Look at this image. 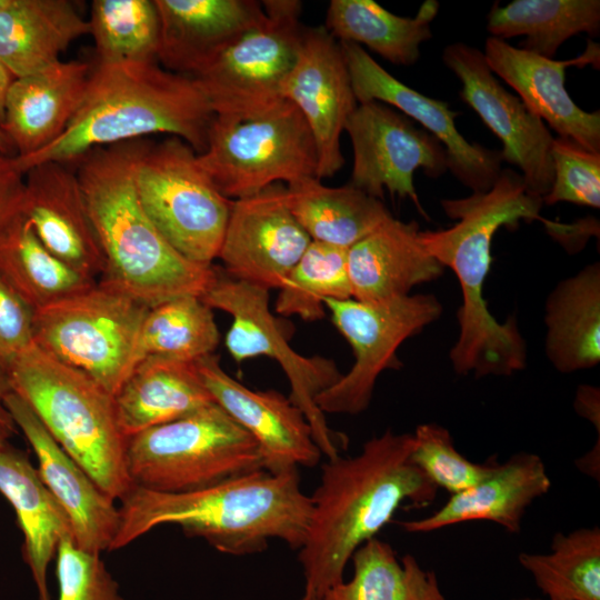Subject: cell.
I'll return each mask as SVG.
<instances>
[{
    "instance_id": "1",
    "label": "cell",
    "mask_w": 600,
    "mask_h": 600,
    "mask_svg": "<svg viewBox=\"0 0 600 600\" xmlns=\"http://www.w3.org/2000/svg\"><path fill=\"white\" fill-rule=\"evenodd\" d=\"M413 434L388 429L364 442L357 456L322 464L298 554L304 577L300 600H322L343 580L354 551L403 504L423 508L434 500L438 487L413 462Z\"/></svg>"
},
{
    "instance_id": "2",
    "label": "cell",
    "mask_w": 600,
    "mask_h": 600,
    "mask_svg": "<svg viewBox=\"0 0 600 600\" xmlns=\"http://www.w3.org/2000/svg\"><path fill=\"white\" fill-rule=\"evenodd\" d=\"M443 212L456 220L448 229L420 231L424 249L457 276L462 293L458 311L459 337L450 351L459 374L510 376L527 364V344L514 317L503 323L490 313L483 286L491 267V244L501 227H518L520 220L552 221L540 216L542 198L527 189L521 173L501 170L486 192L440 201Z\"/></svg>"
},
{
    "instance_id": "3",
    "label": "cell",
    "mask_w": 600,
    "mask_h": 600,
    "mask_svg": "<svg viewBox=\"0 0 600 600\" xmlns=\"http://www.w3.org/2000/svg\"><path fill=\"white\" fill-rule=\"evenodd\" d=\"M121 503L111 551L162 524L178 526L186 536L232 556L261 552L270 539L299 550L312 511L298 470L278 474L260 470L180 493L132 487Z\"/></svg>"
},
{
    "instance_id": "4",
    "label": "cell",
    "mask_w": 600,
    "mask_h": 600,
    "mask_svg": "<svg viewBox=\"0 0 600 600\" xmlns=\"http://www.w3.org/2000/svg\"><path fill=\"white\" fill-rule=\"evenodd\" d=\"M213 118L192 77L169 71L157 61L97 63L64 132L32 156L14 157L26 173L42 162L71 164L96 148L153 134L177 137L200 154Z\"/></svg>"
},
{
    "instance_id": "5",
    "label": "cell",
    "mask_w": 600,
    "mask_h": 600,
    "mask_svg": "<svg viewBox=\"0 0 600 600\" xmlns=\"http://www.w3.org/2000/svg\"><path fill=\"white\" fill-rule=\"evenodd\" d=\"M144 139L96 148L77 162V176L103 257L101 281L152 307L179 296L201 297L213 266L180 254L146 213L133 180Z\"/></svg>"
},
{
    "instance_id": "6",
    "label": "cell",
    "mask_w": 600,
    "mask_h": 600,
    "mask_svg": "<svg viewBox=\"0 0 600 600\" xmlns=\"http://www.w3.org/2000/svg\"><path fill=\"white\" fill-rule=\"evenodd\" d=\"M0 371L10 391L31 408L57 443L108 496L121 500L133 486L113 396L34 344L0 362Z\"/></svg>"
},
{
    "instance_id": "7",
    "label": "cell",
    "mask_w": 600,
    "mask_h": 600,
    "mask_svg": "<svg viewBox=\"0 0 600 600\" xmlns=\"http://www.w3.org/2000/svg\"><path fill=\"white\" fill-rule=\"evenodd\" d=\"M124 461L133 487L167 493L264 470L254 439L216 402L127 438Z\"/></svg>"
},
{
    "instance_id": "8",
    "label": "cell",
    "mask_w": 600,
    "mask_h": 600,
    "mask_svg": "<svg viewBox=\"0 0 600 600\" xmlns=\"http://www.w3.org/2000/svg\"><path fill=\"white\" fill-rule=\"evenodd\" d=\"M201 168L230 200L274 184L317 178L318 157L308 123L283 100L253 117L214 114Z\"/></svg>"
},
{
    "instance_id": "9",
    "label": "cell",
    "mask_w": 600,
    "mask_h": 600,
    "mask_svg": "<svg viewBox=\"0 0 600 600\" xmlns=\"http://www.w3.org/2000/svg\"><path fill=\"white\" fill-rule=\"evenodd\" d=\"M139 200L162 237L184 258L212 266L218 258L232 200L201 168L183 140L144 139L133 163Z\"/></svg>"
},
{
    "instance_id": "10",
    "label": "cell",
    "mask_w": 600,
    "mask_h": 600,
    "mask_svg": "<svg viewBox=\"0 0 600 600\" xmlns=\"http://www.w3.org/2000/svg\"><path fill=\"white\" fill-rule=\"evenodd\" d=\"M200 299L232 317L224 338L232 359L239 363L258 356L276 360L288 378L289 399L306 416L321 453L327 460L341 456L348 439L328 426L316 403L317 397L341 378L337 363L320 356H302L291 348L289 328L270 311L268 289L233 279L214 267V276Z\"/></svg>"
},
{
    "instance_id": "11",
    "label": "cell",
    "mask_w": 600,
    "mask_h": 600,
    "mask_svg": "<svg viewBox=\"0 0 600 600\" xmlns=\"http://www.w3.org/2000/svg\"><path fill=\"white\" fill-rule=\"evenodd\" d=\"M149 306L104 281L34 311L33 344L114 396L132 370Z\"/></svg>"
},
{
    "instance_id": "12",
    "label": "cell",
    "mask_w": 600,
    "mask_h": 600,
    "mask_svg": "<svg viewBox=\"0 0 600 600\" xmlns=\"http://www.w3.org/2000/svg\"><path fill=\"white\" fill-rule=\"evenodd\" d=\"M260 22L194 77L214 114L253 117L283 101L306 27L299 0H264Z\"/></svg>"
},
{
    "instance_id": "13",
    "label": "cell",
    "mask_w": 600,
    "mask_h": 600,
    "mask_svg": "<svg viewBox=\"0 0 600 600\" xmlns=\"http://www.w3.org/2000/svg\"><path fill=\"white\" fill-rule=\"evenodd\" d=\"M324 308L354 354L350 371L317 397L316 403L324 414L364 411L380 373L400 368L399 347L442 313V306L433 294H409L383 301L327 299Z\"/></svg>"
},
{
    "instance_id": "14",
    "label": "cell",
    "mask_w": 600,
    "mask_h": 600,
    "mask_svg": "<svg viewBox=\"0 0 600 600\" xmlns=\"http://www.w3.org/2000/svg\"><path fill=\"white\" fill-rule=\"evenodd\" d=\"M353 164L350 184L383 200L384 189L393 197L410 199L429 220L413 184L416 170L439 178L448 171L447 153L431 133L394 108L380 101L358 103L348 118Z\"/></svg>"
},
{
    "instance_id": "15",
    "label": "cell",
    "mask_w": 600,
    "mask_h": 600,
    "mask_svg": "<svg viewBox=\"0 0 600 600\" xmlns=\"http://www.w3.org/2000/svg\"><path fill=\"white\" fill-rule=\"evenodd\" d=\"M442 61L461 82L460 98L501 140L503 161L518 167L529 192L543 198L553 182V137L546 123L500 83L480 49L454 42L443 49Z\"/></svg>"
},
{
    "instance_id": "16",
    "label": "cell",
    "mask_w": 600,
    "mask_h": 600,
    "mask_svg": "<svg viewBox=\"0 0 600 600\" xmlns=\"http://www.w3.org/2000/svg\"><path fill=\"white\" fill-rule=\"evenodd\" d=\"M339 43L358 103L380 101L420 123L444 147L448 170L473 192L494 184L502 170L501 152L469 142L456 127L459 112L394 78L359 44Z\"/></svg>"
},
{
    "instance_id": "17",
    "label": "cell",
    "mask_w": 600,
    "mask_h": 600,
    "mask_svg": "<svg viewBox=\"0 0 600 600\" xmlns=\"http://www.w3.org/2000/svg\"><path fill=\"white\" fill-rule=\"evenodd\" d=\"M284 188L274 183L251 197L232 200L217 258L229 277L279 289L311 243L286 203Z\"/></svg>"
},
{
    "instance_id": "18",
    "label": "cell",
    "mask_w": 600,
    "mask_h": 600,
    "mask_svg": "<svg viewBox=\"0 0 600 600\" xmlns=\"http://www.w3.org/2000/svg\"><path fill=\"white\" fill-rule=\"evenodd\" d=\"M282 97L298 108L310 128L317 179L332 178L344 164L340 138L358 101L340 43L323 26L306 28Z\"/></svg>"
},
{
    "instance_id": "19",
    "label": "cell",
    "mask_w": 600,
    "mask_h": 600,
    "mask_svg": "<svg viewBox=\"0 0 600 600\" xmlns=\"http://www.w3.org/2000/svg\"><path fill=\"white\" fill-rule=\"evenodd\" d=\"M213 401L257 442L272 474L314 467L322 456L303 412L276 390H252L221 367L213 353L196 360Z\"/></svg>"
},
{
    "instance_id": "20",
    "label": "cell",
    "mask_w": 600,
    "mask_h": 600,
    "mask_svg": "<svg viewBox=\"0 0 600 600\" xmlns=\"http://www.w3.org/2000/svg\"><path fill=\"white\" fill-rule=\"evenodd\" d=\"M483 54L491 71L516 90L523 103L559 137L600 153V111L578 107L564 87L568 68L591 64L599 69L598 43L589 40L580 56L554 60L489 37Z\"/></svg>"
},
{
    "instance_id": "21",
    "label": "cell",
    "mask_w": 600,
    "mask_h": 600,
    "mask_svg": "<svg viewBox=\"0 0 600 600\" xmlns=\"http://www.w3.org/2000/svg\"><path fill=\"white\" fill-rule=\"evenodd\" d=\"M6 406L33 450L41 480L69 519L74 543L93 553L111 551L120 523L114 499L57 443L18 394L9 391Z\"/></svg>"
},
{
    "instance_id": "22",
    "label": "cell",
    "mask_w": 600,
    "mask_h": 600,
    "mask_svg": "<svg viewBox=\"0 0 600 600\" xmlns=\"http://www.w3.org/2000/svg\"><path fill=\"white\" fill-rule=\"evenodd\" d=\"M24 179L22 214L38 239L67 266L97 281L103 257L76 171L48 161L30 168Z\"/></svg>"
},
{
    "instance_id": "23",
    "label": "cell",
    "mask_w": 600,
    "mask_h": 600,
    "mask_svg": "<svg viewBox=\"0 0 600 600\" xmlns=\"http://www.w3.org/2000/svg\"><path fill=\"white\" fill-rule=\"evenodd\" d=\"M160 18L158 63L194 77L264 16L254 0H154Z\"/></svg>"
},
{
    "instance_id": "24",
    "label": "cell",
    "mask_w": 600,
    "mask_h": 600,
    "mask_svg": "<svg viewBox=\"0 0 600 600\" xmlns=\"http://www.w3.org/2000/svg\"><path fill=\"white\" fill-rule=\"evenodd\" d=\"M91 69L82 61H62L39 72L14 78L0 129L14 156L37 153L57 140L78 111Z\"/></svg>"
},
{
    "instance_id": "25",
    "label": "cell",
    "mask_w": 600,
    "mask_h": 600,
    "mask_svg": "<svg viewBox=\"0 0 600 600\" xmlns=\"http://www.w3.org/2000/svg\"><path fill=\"white\" fill-rule=\"evenodd\" d=\"M551 487L544 462L529 452H518L473 487L451 494L432 514L401 521L407 532L424 533L474 520L492 521L510 533H518L527 508Z\"/></svg>"
},
{
    "instance_id": "26",
    "label": "cell",
    "mask_w": 600,
    "mask_h": 600,
    "mask_svg": "<svg viewBox=\"0 0 600 600\" xmlns=\"http://www.w3.org/2000/svg\"><path fill=\"white\" fill-rule=\"evenodd\" d=\"M419 224L390 216L348 249L352 298L383 301L410 294L413 287L438 279L444 267L419 240Z\"/></svg>"
},
{
    "instance_id": "27",
    "label": "cell",
    "mask_w": 600,
    "mask_h": 600,
    "mask_svg": "<svg viewBox=\"0 0 600 600\" xmlns=\"http://www.w3.org/2000/svg\"><path fill=\"white\" fill-rule=\"evenodd\" d=\"M113 402L120 430L127 439L214 401L196 361L151 357L132 369L114 393Z\"/></svg>"
},
{
    "instance_id": "28",
    "label": "cell",
    "mask_w": 600,
    "mask_h": 600,
    "mask_svg": "<svg viewBox=\"0 0 600 600\" xmlns=\"http://www.w3.org/2000/svg\"><path fill=\"white\" fill-rule=\"evenodd\" d=\"M0 492L12 506L23 534L22 556L38 600H51L48 568L60 541L73 537L70 521L24 451L0 446Z\"/></svg>"
},
{
    "instance_id": "29",
    "label": "cell",
    "mask_w": 600,
    "mask_h": 600,
    "mask_svg": "<svg viewBox=\"0 0 600 600\" xmlns=\"http://www.w3.org/2000/svg\"><path fill=\"white\" fill-rule=\"evenodd\" d=\"M89 31L68 0H12L0 13V61L16 78L39 72Z\"/></svg>"
},
{
    "instance_id": "30",
    "label": "cell",
    "mask_w": 600,
    "mask_h": 600,
    "mask_svg": "<svg viewBox=\"0 0 600 600\" xmlns=\"http://www.w3.org/2000/svg\"><path fill=\"white\" fill-rule=\"evenodd\" d=\"M546 354L562 373L600 362V263L563 279L546 301Z\"/></svg>"
},
{
    "instance_id": "31",
    "label": "cell",
    "mask_w": 600,
    "mask_h": 600,
    "mask_svg": "<svg viewBox=\"0 0 600 600\" xmlns=\"http://www.w3.org/2000/svg\"><path fill=\"white\" fill-rule=\"evenodd\" d=\"M437 0H426L413 18L397 16L373 0H331L324 28L339 42L366 46L387 61L403 67L421 57L420 47L432 38Z\"/></svg>"
},
{
    "instance_id": "32",
    "label": "cell",
    "mask_w": 600,
    "mask_h": 600,
    "mask_svg": "<svg viewBox=\"0 0 600 600\" xmlns=\"http://www.w3.org/2000/svg\"><path fill=\"white\" fill-rule=\"evenodd\" d=\"M286 203L312 241L349 249L391 216L383 202L350 183L323 186L309 178L286 186Z\"/></svg>"
},
{
    "instance_id": "33",
    "label": "cell",
    "mask_w": 600,
    "mask_h": 600,
    "mask_svg": "<svg viewBox=\"0 0 600 600\" xmlns=\"http://www.w3.org/2000/svg\"><path fill=\"white\" fill-rule=\"evenodd\" d=\"M0 277L33 311L62 301L97 282L52 254L23 214L0 231Z\"/></svg>"
},
{
    "instance_id": "34",
    "label": "cell",
    "mask_w": 600,
    "mask_h": 600,
    "mask_svg": "<svg viewBox=\"0 0 600 600\" xmlns=\"http://www.w3.org/2000/svg\"><path fill=\"white\" fill-rule=\"evenodd\" d=\"M491 37L524 36L520 49L553 59L562 43L579 33L600 34L599 0H513L496 2L487 17Z\"/></svg>"
},
{
    "instance_id": "35",
    "label": "cell",
    "mask_w": 600,
    "mask_h": 600,
    "mask_svg": "<svg viewBox=\"0 0 600 600\" xmlns=\"http://www.w3.org/2000/svg\"><path fill=\"white\" fill-rule=\"evenodd\" d=\"M353 574L328 590L322 600H446L433 571L406 554L399 561L392 547L372 538L351 559Z\"/></svg>"
},
{
    "instance_id": "36",
    "label": "cell",
    "mask_w": 600,
    "mask_h": 600,
    "mask_svg": "<svg viewBox=\"0 0 600 600\" xmlns=\"http://www.w3.org/2000/svg\"><path fill=\"white\" fill-rule=\"evenodd\" d=\"M213 312L198 296H179L149 307L141 322L132 369L158 357L196 361L219 344ZM132 371V370H131Z\"/></svg>"
},
{
    "instance_id": "37",
    "label": "cell",
    "mask_w": 600,
    "mask_h": 600,
    "mask_svg": "<svg viewBox=\"0 0 600 600\" xmlns=\"http://www.w3.org/2000/svg\"><path fill=\"white\" fill-rule=\"evenodd\" d=\"M519 562L549 600H600L598 526L553 536L550 553H521Z\"/></svg>"
},
{
    "instance_id": "38",
    "label": "cell",
    "mask_w": 600,
    "mask_h": 600,
    "mask_svg": "<svg viewBox=\"0 0 600 600\" xmlns=\"http://www.w3.org/2000/svg\"><path fill=\"white\" fill-rule=\"evenodd\" d=\"M88 22L98 63L158 62L160 18L154 0H93Z\"/></svg>"
},
{
    "instance_id": "39",
    "label": "cell",
    "mask_w": 600,
    "mask_h": 600,
    "mask_svg": "<svg viewBox=\"0 0 600 600\" xmlns=\"http://www.w3.org/2000/svg\"><path fill=\"white\" fill-rule=\"evenodd\" d=\"M352 298L348 249L311 241L279 288L276 312L314 321L326 316L327 299Z\"/></svg>"
},
{
    "instance_id": "40",
    "label": "cell",
    "mask_w": 600,
    "mask_h": 600,
    "mask_svg": "<svg viewBox=\"0 0 600 600\" xmlns=\"http://www.w3.org/2000/svg\"><path fill=\"white\" fill-rule=\"evenodd\" d=\"M413 462L438 487L451 494L464 491L481 481L497 461L476 463L464 458L454 447L450 432L437 424L417 427Z\"/></svg>"
},
{
    "instance_id": "41",
    "label": "cell",
    "mask_w": 600,
    "mask_h": 600,
    "mask_svg": "<svg viewBox=\"0 0 600 600\" xmlns=\"http://www.w3.org/2000/svg\"><path fill=\"white\" fill-rule=\"evenodd\" d=\"M553 182L543 203L571 202L600 208V153L592 152L572 139L553 138Z\"/></svg>"
},
{
    "instance_id": "42",
    "label": "cell",
    "mask_w": 600,
    "mask_h": 600,
    "mask_svg": "<svg viewBox=\"0 0 600 600\" xmlns=\"http://www.w3.org/2000/svg\"><path fill=\"white\" fill-rule=\"evenodd\" d=\"M56 556L58 600H124L100 553L82 550L73 537H66Z\"/></svg>"
},
{
    "instance_id": "43",
    "label": "cell",
    "mask_w": 600,
    "mask_h": 600,
    "mask_svg": "<svg viewBox=\"0 0 600 600\" xmlns=\"http://www.w3.org/2000/svg\"><path fill=\"white\" fill-rule=\"evenodd\" d=\"M34 311L0 277V362L33 346Z\"/></svg>"
},
{
    "instance_id": "44",
    "label": "cell",
    "mask_w": 600,
    "mask_h": 600,
    "mask_svg": "<svg viewBox=\"0 0 600 600\" xmlns=\"http://www.w3.org/2000/svg\"><path fill=\"white\" fill-rule=\"evenodd\" d=\"M24 176L16 157L0 151V231L22 214Z\"/></svg>"
},
{
    "instance_id": "45",
    "label": "cell",
    "mask_w": 600,
    "mask_h": 600,
    "mask_svg": "<svg viewBox=\"0 0 600 600\" xmlns=\"http://www.w3.org/2000/svg\"><path fill=\"white\" fill-rule=\"evenodd\" d=\"M577 413L588 419L600 433V392L599 388L592 386H580L577 389L574 399Z\"/></svg>"
},
{
    "instance_id": "46",
    "label": "cell",
    "mask_w": 600,
    "mask_h": 600,
    "mask_svg": "<svg viewBox=\"0 0 600 600\" xmlns=\"http://www.w3.org/2000/svg\"><path fill=\"white\" fill-rule=\"evenodd\" d=\"M9 391V386L0 371V446L8 443L18 431L6 406V396Z\"/></svg>"
},
{
    "instance_id": "47",
    "label": "cell",
    "mask_w": 600,
    "mask_h": 600,
    "mask_svg": "<svg viewBox=\"0 0 600 600\" xmlns=\"http://www.w3.org/2000/svg\"><path fill=\"white\" fill-rule=\"evenodd\" d=\"M14 78L11 71L0 61V127L4 118L7 94Z\"/></svg>"
},
{
    "instance_id": "48",
    "label": "cell",
    "mask_w": 600,
    "mask_h": 600,
    "mask_svg": "<svg viewBox=\"0 0 600 600\" xmlns=\"http://www.w3.org/2000/svg\"><path fill=\"white\" fill-rule=\"evenodd\" d=\"M12 150L13 149H12L8 138L6 137V134L0 129V151L4 152L7 154L13 156L11 153Z\"/></svg>"
},
{
    "instance_id": "49",
    "label": "cell",
    "mask_w": 600,
    "mask_h": 600,
    "mask_svg": "<svg viewBox=\"0 0 600 600\" xmlns=\"http://www.w3.org/2000/svg\"><path fill=\"white\" fill-rule=\"evenodd\" d=\"M11 1L12 0H0V13L10 6Z\"/></svg>"
},
{
    "instance_id": "50",
    "label": "cell",
    "mask_w": 600,
    "mask_h": 600,
    "mask_svg": "<svg viewBox=\"0 0 600 600\" xmlns=\"http://www.w3.org/2000/svg\"><path fill=\"white\" fill-rule=\"evenodd\" d=\"M512 600H541V599L521 598V599H512Z\"/></svg>"
}]
</instances>
